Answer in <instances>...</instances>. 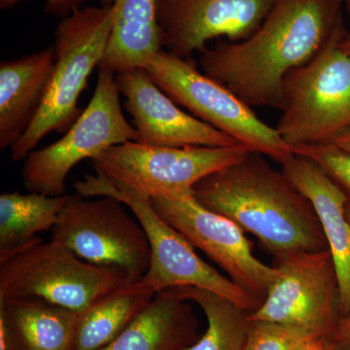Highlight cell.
<instances>
[{
    "mask_svg": "<svg viewBox=\"0 0 350 350\" xmlns=\"http://www.w3.org/2000/svg\"><path fill=\"white\" fill-rule=\"evenodd\" d=\"M137 137L122 110L116 73L100 68L93 98L64 137L25 158V187L50 197L63 196L69 172L77 163L93 160L114 145L137 142Z\"/></svg>",
    "mask_w": 350,
    "mask_h": 350,
    "instance_id": "cell-9",
    "label": "cell"
},
{
    "mask_svg": "<svg viewBox=\"0 0 350 350\" xmlns=\"http://www.w3.org/2000/svg\"><path fill=\"white\" fill-rule=\"evenodd\" d=\"M130 282L122 269L84 261L53 239L0 259V301L36 299L81 312Z\"/></svg>",
    "mask_w": 350,
    "mask_h": 350,
    "instance_id": "cell-5",
    "label": "cell"
},
{
    "mask_svg": "<svg viewBox=\"0 0 350 350\" xmlns=\"http://www.w3.org/2000/svg\"></svg>",
    "mask_w": 350,
    "mask_h": 350,
    "instance_id": "cell-33",
    "label": "cell"
},
{
    "mask_svg": "<svg viewBox=\"0 0 350 350\" xmlns=\"http://www.w3.org/2000/svg\"><path fill=\"white\" fill-rule=\"evenodd\" d=\"M156 213L189 243L215 262L237 286L260 304L278 275L254 254L243 229L231 219L209 211L194 196L180 200L151 199Z\"/></svg>",
    "mask_w": 350,
    "mask_h": 350,
    "instance_id": "cell-12",
    "label": "cell"
},
{
    "mask_svg": "<svg viewBox=\"0 0 350 350\" xmlns=\"http://www.w3.org/2000/svg\"><path fill=\"white\" fill-rule=\"evenodd\" d=\"M345 8H347V14L350 19V0H345Z\"/></svg>",
    "mask_w": 350,
    "mask_h": 350,
    "instance_id": "cell-31",
    "label": "cell"
},
{
    "mask_svg": "<svg viewBox=\"0 0 350 350\" xmlns=\"http://www.w3.org/2000/svg\"><path fill=\"white\" fill-rule=\"evenodd\" d=\"M22 0H0V9H10ZM85 0H47L45 11L51 15L66 18L77 9L81 8Z\"/></svg>",
    "mask_w": 350,
    "mask_h": 350,
    "instance_id": "cell-25",
    "label": "cell"
},
{
    "mask_svg": "<svg viewBox=\"0 0 350 350\" xmlns=\"http://www.w3.org/2000/svg\"><path fill=\"white\" fill-rule=\"evenodd\" d=\"M158 294L142 280L128 283L78 313L75 350L109 345Z\"/></svg>",
    "mask_w": 350,
    "mask_h": 350,
    "instance_id": "cell-20",
    "label": "cell"
},
{
    "mask_svg": "<svg viewBox=\"0 0 350 350\" xmlns=\"http://www.w3.org/2000/svg\"><path fill=\"white\" fill-rule=\"evenodd\" d=\"M179 298L194 301L202 308L206 330L183 350H246L250 330V312L220 295L196 287L170 289Z\"/></svg>",
    "mask_w": 350,
    "mask_h": 350,
    "instance_id": "cell-22",
    "label": "cell"
},
{
    "mask_svg": "<svg viewBox=\"0 0 350 350\" xmlns=\"http://www.w3.org/2000/svg\"><path fill=\"white\" fill-rule=\"evenodd\" d=\"M342 44H344L345 49L347 50V53L350 55V32H347V36H345Z\"/></svg>",
    "mask_w": 350,
    "mask_h": 350,
    "instance_id": "cell-29",
    "label": "cell"
},
{
    "mask_svg": "<svg viewBox=\"0 0 350 350\" xmlns=\"http://www.w3.org/2000/svg\"><path fill=\"white\" fill-rule=\"evenodd\" d=\"M334 338L344 347H350V312L345 317H340Z\"/></svg>",
    "mask_w": 350,
    "mask_h": 350,
    "instance_id": "cell-26",
    "label": "cell"
},
{
    "mask_svg": "<svg viewBox=\"0 0 350 350\" xmlns=\"http://www.w3.org/2000/svg\"><path fill=\"white\" fill-rule=\"evenodd\" d=\"M276 267L278 275L250 319L334 336L340 317L337 271L330 250L292 255L278 261Z\"/></svg>",
    "mask_w": 350,
    "mask_h": 350,
    "instance_id": "cell-11",
    "label": "cell"
},
{
    "mask_svg": "<svg viewBox=\"0 0 350 350\" xmlns=\"http://www.w3.org/2000/svg\"><path fill=\"white\" fill-rule=\"evenodd\" d=\"M344 23L308 63L282 81V116L275 129L292 149L330 144L350 129V55Z\"/></svg>",
    "mask_w": 350,
    "mask_h": 350,
    "instance_id": "cell-4",
    "label": "cell"
},
{
    "mask_svg": "<svg viewBox=\"0 0 350 350\" xmlns=\"http://www.w3.org/2000/svg\"><path fill=\"white\" fill-rule=\"evenodd\" d=\"M101 6H115L116 17L107 52L100 68L113 72L144 68L163 49L157 24L158 0H100Z\"/></svg>",
    "mask_w": 350,
    "mask_h": 350,
    "instance_id": "cell-18",
    "label": "cell"
},
{
    "mask_svg": "<svg viewBox=\"0 0 350 350\" xmlns=\"http://www.w3.org/2000/svg\"><path fill=\"white\" fill-rule=\"evenodd\" d=\"M315 337L319 335L299 327L251 320L246 350H300Z\"/></svg>",
    "mask_w": 350,
    "mask_h": 350,
    "instance_id": "cell-23",
    "label": "cell"
},
{
    "mask_svg": "<svg viewBox=\"0 0 350 350\" xmlns=\"http://www.w3.org/2000/svg\"><path fill=\"white\" fill-rule=\"evenodd\" d=\"M295 154L314 161L350 199V153L334 144L308 145L293 149Z\"/></svg>",
    "mask_w": 350,
    "mask_h": 350,
    "instance_id": "cell-24",
    "label": "cell"
},
{
    "mask_svg": "<svg viewBox=\"0 0 350 350\" xmlns=\"http://www.w3.org/2000/svg\"><path fill=\"white\" fill-rule=\"evenodd\" d=\"M276 0H158L161 44L175 56L191 59L209 41L239 42L261 27Z\"/></svg>",
    "mask_w": 350,
    "mask_h": 350,
    "instance_id": "cell-13",
    "label": "cell"
},
{
    "mask_svg": "<svg viewBox=\"0 0 350 350\" xmlns=\"http://www.w3.org/2000/svg\"><path fill=\"white\" fill-rule=\"evenodd\" d=\"M54 48L0 66V149L11 148L36 118L54 69Z\"/></svg>",
    "mask_w": 350,
    "mask_h": 350,
    "instance_id": "cell-16",
    "label": "cell"
},
{
    "mask_svg": "<svg viewBox=\"0 0 350 350\" xmlns=\"http://www.w3.org/2000/svg\"><path fill=\"white\" fill-rule=\"evenodd\" d=\"M342 0H276L250 38L200 53L202 72L250 107H282L285 75L317 56L342 22Z\"/></svg>",
    "mask_w": 350,
    "mask_h": 350,
    "instance_id": "cell-1",
    "label": "cell"
},
{
    "mask_svg": "<svg viewBox=\"0 0 350 350\" xmlns=\"http://www.w3.org/2000/svg\"><path fill=\"white\" fill-rule=\"evenodd\" d=\"M120 94L137 130V142L158 147H226L239 144L222 131L184 111L144 68L116 73Z\"/></svg>",
    "mask_w": 350,
    "mask_h": 350,
    "instance_id": "cell-14",
    "label": "cell"
},
{
    "mask_svg": "<svg viewBox=\"0 0 350 350\" xmlns=\"http://www.w3.org/2000/svg\"><path fill=\"white\" fill-rule=\"evenodd\" d=\"M116 8L88 6L64 18L55 31L54 69L36 118L10 148L14 162L25 160L46 135L64 133L79 116L78 100L107 52Z\"/></svg>",
    "mask_w": 350,
    "mask_h": 350,
    "instance_id": "cell-3",
    "label": "cell"
},
{
    "mask_svg": "<svg viewBox=\"0 0 350 350\" xmlns=\"http://www.w3.org/2000/svg\"><path fill=\"white\" fill-rule=\"evenodd\" d=\"M0 350H18L5 321L0 317Z\"/></svg>",
    "mask_w": 350,
    "mask_h": 350,
    "instance_id": "cell-27",
    "label": "cell"
},
{
    "mask_svg": "<svg viewBox=\"0 0 350 350\" xmlns=\"http://www.w3.org/2000/svg\"><path fill=\"white\" fill-rule=\"evenodd\" d=\"M78 313L36 299L0 301L18 350H75Z\"/></svg>",
    "mask_w": 350,
    "mask_h": 350,
    "instance_id": "cell-19",
    "label": "cell"
},
{
    "mask_svg": "<svg viewBox=\"0 0 350 350\" xmlns=\"http://www.w3.org/2000/svg\"><path fill=\"white\" fill-rule=\"evenodd\" d=\"M347 218H349V220L350 222V202H349V204H347Z\"/></svg>",
    "mask_w": 350,
    "mask_h": 350,
    "instance_id": "cell-32",
    "label": "cell"
},
{
    "mask_svg": "<svg viewBox=\"0 0 350 350\" xmlns=\"http://www.w3.org/2000/svg\"><path fill=\"white\" fill-rule=\"evenodd\" d=\"M144 69L177 105L239 144L280 165L294 155L275 128L262 121L228 88L200 71L192 59L161 49Z\"/></svg>",
    "mask_w": 350,
    "mask_h": 350,
    "instance_id": "cell-6",
    "label": "cell"
},
{
    "mask_svg": "<svg viewBox=\"0 0 350 350\" xmlns=\"http://www.w3.org/2000/svg\"><path fill=\"white\" fill-rule=\"evenodd\" d=\"M252 152L241 144L226 147H158L137 142L114 145L91 160L96 174L115 186L150 199L180 200L207 175L238 163Z\"/></svg>",
    "mask_w": 350,
    "mask_h": 350,
    "instance_id": "cell-8",
    "label": "cell"
},
{
    "mask_svg": "<svg viewBox=\"0 0 350 350\" xmlns=\"http://www.w3.org/2000/svg\"><path fill=\"white\" fill-rule=\"evenodd\" d=\"M83 198L112 197L125 204L144 228L150 245V266L142 278L157 293L180 287H196L234 301L251 313L259 301L221 275L196 253L187 239L163 220L152 206L150 198L113 185L100 175H85L75 184Z\"/></svg>",
    "mask_w": 350,
    "mask_h": 350,
    "instance_id": "cell-7",
    "label": "cell"
},
{
    "mask_svg": "<svg viewBox=\"0 0 350 350\" xmlns=\"http://www.w3.org/2000/svg\"><path fill=\"white\" fill-rule=\"evenodd\" d=\"M337 342V340H336ZM333 350H350V347H344V345L338 344L337 342V344H336L335 349Z\"/></svg>",
    "mask_w": 350,
    "mask_h": 350,
    "instance_id": "cell-30",
    "label": "cell"
},
{
    "mask_svg": "<svg viewBox=\"0 0 350 350\" xmlns=\"http://www.w3.org/2000/svg\"><path fill=\"white\" fill-rule=\"evenodd\" d=\"M126 208L112 197L68 195L52 239L84 261L120 269L133 282L142 280L150 266V245L139 221Z\"/></svg>",
    "mask_w": 350,
    "mask_h": 350,
    "instance_id": "cell-10",
    "label": "cell"
},
{
    "mask_svg": "<svg viewBox=\"0 0 350 350\" xmlns=\"http://www.w3.org/2000/svg\"><path fill=\"white\" fill-rule=\"evenodd\" d=\"M68 194L50 197L31 193L0 196V259L40 239L39 232L53 230Z\"/></svg>",
    "mask_w": 350,
    "mask_h": 350,
    "instance_id": "cell-21",
    "label": "cell"
},
{
    "mask_svg": "<svg viewBox=\"0 0 350 350\" xmlns=\"http://www.w3.org/2000/svg\"><path fill=\"white\" fill-rule=\"evenodd\" d=\"M330 144L336 145L338 148L350 153V129L344 131L342 135H338Z\"/></svg>",
    "mask_w": 350,
    "mask_h": 350,
    "instance_id": "cell-28",
    "label": "cell"
},
{
    "mask_svg": "<svg viewBox=\"0 0 350 350\" xmlns=\"http://www.w3.org/2000/svg\"><path fill=\"white\" fill-rule=\"evenodd\" d=\"M198 326L189 301L165 290L100 350H183L199 340Z\"/></svg>",
    "mask_w": 350,
    "mask_h": 350,
    "instance_id": "cell-17",
    "label": "cell"
},
{
    "mask_svg": "<svg viewBox=\"0 0 350 350\" xmlns=\"http://www.w3.org/2000/svg\"><path fill=\"white\" fill-rule=\"evenodd\" d=\"M282 172L312 202L330 250L338 284V312H350V222L347 206L350 199L312 159L295 154L283 163Z\"/></svg>",
    "mask_w": 350,
    "mask_h": 350,
    "instance_id": "cell-15",
    "label": "cell"
},
{
    "mask_svg": "<svg viewBox=\"0 0 350 350\" xmlns=\"http://www.w3.org/2000/svg\"><path fill=\"white\" fill-rule=\"evenodd\" d=\"M193 192L202 206L256 237L278 261L328 250L312 202L256 152L207 175Z\"/></svg>",
    "mask_w": 350,
    "mask_h": 350,
    "instance_id": "cell-2",
    "label": "cell"
}]
</instances>
